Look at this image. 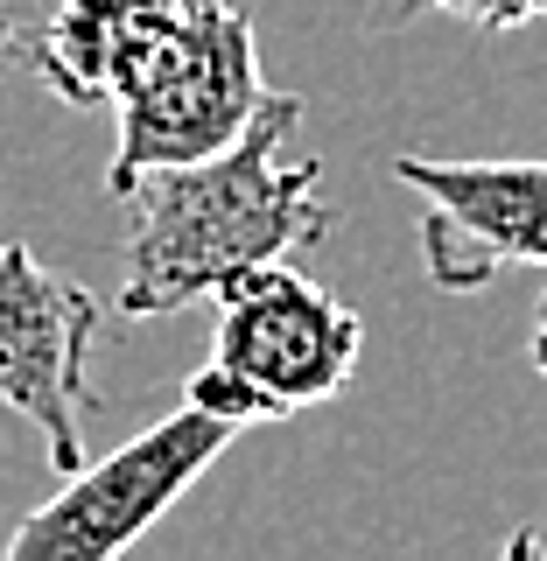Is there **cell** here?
Returning a JSON list of instances; mask_svg holds the SVG:
<instances>
[{
	"label": "cell",
	"mask_w": 547,
	"mask_h": 561,
	"mask_svg": "<svg viewBox=\"0 0 547 561\" xmlns=\"http://www.w3.org/2000/svg\"><path fill=\"white\" fill-rule=\"evenodd\" d=\"M303 119L295 92H267L253 127L218 154L175 169H148L127 190V239H119V309L175 316L225 280L295 260L330 239L338 210L323 197V169L288 162V134Z\"/></svg>",
	"instance_id": "obj_1"
},
{
	"label": "cell",
	"mask_w": 547,
	"mask_h": 561,
	"mask_svg": "<svg viewBox=\"0 0 547 561\" xmlns=\"http://www.w3.org/2000/svg\"><path fill=\"white\" fill-rule=\"evenodd\" d=\"M260 99H267V84H260L253 22L232 0H183L113 78L119 140L113 169H105L113 197H127L148 169L218 154L225 140L253 127Z\"/></svg>",
	"instance_id": "obj_2"
},
{
	"label": "cell",
	"mask_w": 547,
	"mask_h": 561,
	"mask_svg": "<svg viewBox=\"0 0 547 561\" xmlns=\"http://www.w3.org/2000/svg\"><path fill=\"white\" fill-rule=\"evenodd\" d=\"M218 344L210 365L183 386L197 408L225 421H281L323 408L344 393V379L358 373L365 323L358 309H344L330 288H316L309 274H295L288 260L239 274L218 288Z\"/></svg>",
	"instance_id": "obj_3"
},
{
	"label": "cell",
	"mask_w": 547,
	"mask_h": 561,
	"mask_svg": "<svg viewBox=\"0 0 547 561\" xmlns=\"http://www.w3.org/2000/svg\"><path fill=\"white\" fill-rule=\"evenodd\" d=\"M232 435H239V421L183 400L175 414H162L155 428H140L134 443L113 449L105 463L70 470L57 499L35 505V513L14 526L8 561H105V554L134 548V540L232 449Z\"/></svg>",
	"instance_id": "obj_4"
},
{
	"label": "cell",
	"mask_w": 547,
	"mask_h": 561,
	"mask_svg": "<svg viewBox=\"0 0 547 561\" xmlns=\"http://www.w3.org/2000/svg\"><path fill=\"white\" fill-rule=\"evenodd\" d=\"M99 337V302L64 280L57 267L29 245L0 239V400L43 435L49 463L78 470L84 463V414H92V358Z\"/></svg>",
	"instance_id": "obj_5"
},
{
	"label": "cell",
	"mask_w": 547,
	"mask_h": 561,
	"mask_svg": "<svg viewBox=\"0 0 547 561\" xmlns=\"http://www.w3.org/2000/svg\"><path fill=\"white\" fill-rule=\"evenodd\" d=\"M394 175L421 197V267L443 295H470L505 267H547V162H429Z\"/></svg>",
	"instance_id": "obj_6"
},
{
	"label": "cell",
	"mask_w": 547,
	"mask_h": 561,
	"mask_svg": "<svg viewBox=\"0 0 547 561\" xmlns=\"http://www.w3.org/2000/svg\"><path fill=\"white\" fill-rule=\"evenodd\" d=\"M175 8H183V0H57V14H49L43 35L29 43V64L57 99L99 105V99H113L119 64H127Z\"/></svg>",
	"instance_id": "obj_7"
},
{
	"label": "cell",
	"mask_w": 547,
	"mask_h": 561,
	"mask_svg": "<svg viewBox=\"0 0 547 561\" xmlns=\"http://www.w3.org/2000/svg\"><path fill=\"white\" fill-rule=\"evenodd\" d=\"M414 8H435V14H464V22L478 28H520L547 14V0H414Z\"/></svg>",
	"instance_id": "obj_8"
},
{
	"label": "cell",
	"mask_w": 547,
	"mask_h": 561,
	"mask_svg": "<svg viewBox=\"0 0 547 561\" xmlns=\"http://www.w3.org/2000/svg\"><path fill=\"white\" fill-rule=\"evenodd\" d=\"M526 351H534V365H540V379H547V295H540V316H534V344H526Z\"/></svg>",
	"instance_id": "obj_9"
},
{
	"label": "cell",
	"mask_w": 547,
	"mask_h": 561,
	"mask_svg": "<svg viewBox=\"0 0 547 561\" xmlns=\"http://www.w3.org/2000/svg\"><path fill=\"white\" fill-rule=\"evenodd\" d=\"M513 554H547V540L540 534H513Z\"/></svg>",
	"instance_id": "obj_10"
},
{
	"label": "cell",
	"mask_w": 547,
	"mask_h": 561,
	"mask_svg": "<svg viewBox=\"0 0 547 561\" xmlns=\"http://www.w3.org/2000/svg\"><path fill=\"white\" fill-rule=\"evenodd\" d=\"M14 64V28H8V14H0V70Z\"/></svg>",
	"instance_id": "obj_11"
}]
</instances>
